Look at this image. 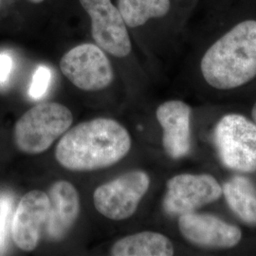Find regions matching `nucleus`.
<instances>
[{
	"mask_svg": "<svg viewBox=\"0 0 256 256\" xmlns=\"http://www.w3.org/2000/svg\"><path fill=\"white\" fill-rule=\"evenodd\" d=\"M131 144L128 129L117 120L97 118L68 129L56 146L55 158L66 170L90 172L118 164Z\"/></svg>",
	"mask_w": 256,
	"mask_h": 256,
	"instance_id": "obj_1",
	"label": "nucleus"
},
{
	"mask_svg": "<svg viewBox=\"0 0 256 256\" xmlns=\"http://www.w3.org/2000/svg\"><path fill=\"white\" fill-rule=\"evenodd\" d=\"M202 75L210 86L228 90L256 77V20L240 22L202 57Z\"/></svg>",
	"mask_w": 256,
	"mask_h": 256,
	"instance_id": "obj_2",
	"label": "nucleus"
},
{
	"mask_svg": "<svg viewBox=\"0 0 256 256\" xmlns=\"http://www.w3.org/2000/svg\"><path fill=\"white\" fill-rule=\"evenodd\" d=\"M72 122V111L63 104L54 102L38 104L16 122V146L28 155L41 154L64 135Z\"/></svg>",
	"mask_w": 256,
	"mask_h": 256,
	"instance_id": "obj_3",
	"label": "nucleus"
},
{
	"mask_svg": "<svg viewBox=\"0 0 256 256\" xmlns=\"http://www.w3.org/2000/svg\"><path fill=\"white\" fill-rule=\"evenodd\" d=\"M214 140L221 162L239 173L256 171V124L240 114H227L216 124Z\"/></svg>",
	"mask_w": 256,
	"mask_h": 256,
	"instance_id": "obj_4",
	"label": "nucleus"
},
{
	"mask_svg": "<svg viewBox=\"0 0 256 256\" xmlns=\"http://www.w3.org/2000/svg\"><path fill=\"white\" fill-rule=\"evenodd\" d=\"M149 186L150 178L146 172L130 171L99 186L93 194L94 206L108 220H128L136 212Z\"/></svg>",
	"mask_w": 256,
	"mask_h": 256,
	"instance_id": "obj_5",
	"label": "nucleus"
},
{
	"mask_svg": "<svg viewBox=\"0 0 256 256\" xmlns=\"http://www.w3.org/2000/svg\"><path fill=\"white\" fill-rule=\"evenodd\" d=\"M62 74L84 92H99L110 86L114 74L110 59L101 48L93 44L75 46L60 61Z\"/></svg>",
	"mask_w": 256,
	"mask_h": 256,
	"instance_id": "obj_6",
	"label": "nucleus"
},
{
	"mask_svg": "<svg viewBox=\"0 0 256 256\" xmlns=\"http://www.w3.org/2000/svg\"><path fill=\"white\" fill-rule=\"evenodd\" d=\"M166 187L164 210L174 216L196 212L223 194L218 182L208 174H178L167 182Z\"/></svg>",
	"mask_w": 256,
	"mask_h": 256,
	"instance_id": "obj_7",
	"label": "nucleus"
},
{
	"mask_svg": "<svg viewBox=\"0 0 256 256\" xmlns=\"http://www.w3.org/2000/svg\"><path fill=\"white\" fill-rule=\"evenodd\" d=\"M92 19V34L97 46L118 58L132 50L126 24L111 0H79Z\"/></svg>",
	"mask_w": 256,
	"mask_h": 256,
	"instance_id": "obj_8",
	"label": "nucleus"
},
{
	"mask_svg": "<svg viewBox=\"0 0 256 256\" xmlns=\"http://www.w3.org/2000/svg\"><path fill=\"white\" fill-rule=\"evenodd\" d=\"M178 229L183 238L196 247L222 250L236 247L242 232L218 216L196 212L178 216Z\"/></svg>",
	"mask_w": 256,
	"mask_h": 256,
	"instance_id": "obj_9",
	"label": "nucleus"
},
{
	"mask_svg": "<svg viewBox=\"0 0 256 256\" xmlns=\"http://www.w3.org/2000/svg\"><path fill=\"white\" fill-rule=\"evenodd\" d=\"M50 210L48 194L39 190L28 192L20 200L12 224V238L21 250L36 248Z\"/></svg>",
	"mask_w": 256,
	"mask_h": 256,
	"instance_id": "obj_10",
	"label": "nucleus"
},
{
	"mask_svg": "<svg viewBox=\"0 0 256 256\" xmlns=\"http://www.w3.org/2000/svg\"><path fill=\"white\" fill-rule=\"evenodd\" d=\"M192 108L182 101L165 102L156 111L162 128V146L173 160L187 155L191 148L190 120Z\"/></svg>",
	"mask_w": 256,
	"mask_h": 256,
	"instance_id": "obj_11",
	"label": "nucleus"
},
{
	"mask_svg": "<svg viewBox=\"0 0 256 256\" xmlns=\"http://www.w3.org/2000/svg\"><path fill=\"white\" fill-rule=\"evenodd\" d=\"M50 210L45 224L48 241L63 240L72 229L80 214V196L72 183L58 180L48 190Z\"/></svg>",
	"mask_w": 256,
	"mask_h": 256,
	"instance_id": "obj_12",
	"label": "nucleus"
},
{
	"mask_svg": "<svg viewBox=\"0 0 256 256\" xmlns=\"http://www.w3.org/2000/svg\"><path fill=\"white\" fill-rule=\"evenodd\" d=\"M174 252L171 240L155 232H142L122 238L110 250L113 256H171Z\"/></svg>",
	"mask_w": 256,
	"mask_h": 256,
	"instance_id": "obj_13",
	"label": "nucleus"
},
{
	"mask_svg": "<svg viewBox=\"0 0 256 256\" xmlns=\"http://www.w3.org/2000/svg\"><path fill=\"white\" fill-rule=\"evenodd\" d=\"M222 192L232 212L244 223L256 226V189L248 178L234 176L223 184Z\"/></svg>",
	"mask_w": 256,
	"mask_h": 256,
	"instance_id": "obj_14",
	"label": "nucleus"
},
{
	"mask_svg": "<svg viewBox=\"0 0 256 256\" xmlns=\"http://www.w3.org/2000/svg\"><path fill=\"white\" fill-rule=\"evenodd\" d=\"M170 7V0H118V9L129 28L140 27L150 19L164 18Z\"/></svg>",
	"mask_w": 256,
	"mask_h": 256,
	"instance_id": "obj_15",
	"label": "nucleus"
},
{
	"mask_svg": "<svg viewBox=\"0 0 256 256\" xmlns=\"http://www.w3.org/2000/svg\"><path fill=\"white\" fill-rule=\"evenodd\" d=\"M52 74L50 70L45 66H40L34 74L28 93L34 99L42 98L48 88Z\"/></svg>",
	"mask_w": 256,
	"mask_h": 256,
	"instance_id": "obj_16",
	"label": "nucleus"
},
{
	"mask_svg": "<svg viewBox=\"0 0 256 256\" xmlns=\"http://www.w3.org/2000/svg\"><path fill=\"white\" fill-rule=\"evenodd\" d=\"M12 70V59L7 54H0V82L9 79Z\"/></svg>",
	"mask_w": 256,
	"mask_h": 256,
	"instance_id": "obj_17",
	"label": "nucleus"
},
{
	"mask_svg": "<svg viewBox=\"0 0 256 256\" xmlns=\"http://www.w3.org/2000/svg\"><path fill=\"white\" fill-rule=\"evenodd\" d=\"M252 120H254V122L256 124V102L254 106V108H252Z\"/></svg>",
	"mask_w": 256,
	"mask_h": 256,
	"instance_id": "obj_18",
	"label": "nucleus"
},
{
	"mask_svg": "<svg viewBox=\"0 0 256 256\" xmlns=\"http://www.w3.org/2000/svg\"><path fill=\"white\" fill-rule=\"evenodd\" d=\"M30 2H32V3H34V4H38V3H41V2H43L44 0H28Z\"/></svg>",
	"mask_w": 256,
	"mask_h": 256,
	"instance_id": "obj_19",
	"label": "nucleus"
}]
</instances>
